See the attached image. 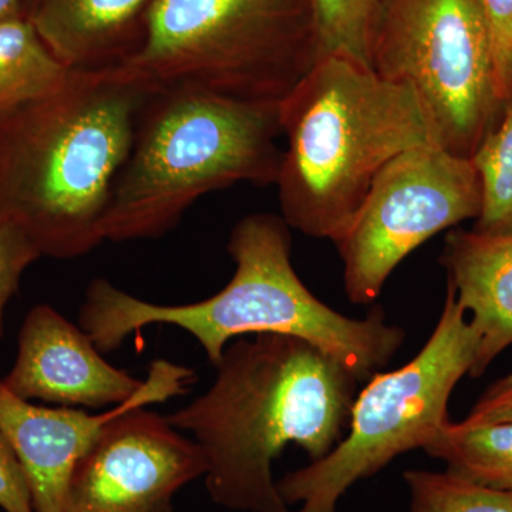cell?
Returning a JSON list of instances; mask_svg holds the SVG:
<instances>
[{"label":"cell","mask_w":512,"mask_h":512,"mask_svg":"<svg viewBox=\"0 0 512 512\" xmlns=\"http://www.w3.org/2000/svg\"><path fill=\"white\" fill-rule=\"evenodd\" d=\"M493 39L495 79L505 109L512 103V0H481Z\"/></svg>","instance_id":"obj_21"},{"label":"cell","mask_w":512,"mask_h":512,"mask_svg":"<svg viewBox=\"0 0 512 512\" xmlns=\"http://www.w3.org/2000/svg\"><path fill=\"white\" fill-rule=\"evenodd\" d=\"M424 451L443 461L453 476L512 490V423L464 426L448 421Z\"/></svg>","instance_id":"obj_16"},{"label":"cell","mask_w":512,"mask_h":512,"mask_svg":"<svg viewBox=\"0 0 512 512\" xmlns=\"http://www.w3.org/2000/svg\"><path fill=\"white\" fill-rule=\"evenodd\" d=\"M318 59L312 0H154L146 42L119 69L279 106Z\"/></svg>","instance_id":"obj_6"},{"label":"cell","mask_w":512,"mask_h":512,"mask_svg":"<svg viewBox=\"0 0 512 512\" xmlns=\"http://www.w3.org/2000/svg\"><path fill=\"white\" fill-rule=\"evenodd\" d=\"M3 383L25 400L99 409L136 396L144 380L110 365L80 326L49 305L30 309Z\"/></svg>","instance_id":"obj_12"},{"label":"cell","mask_w":512,"mask_h":512,"mask_svg":"<svg viewBox=\"0 0 512 512\" xmlns=\"http://www.w3.org/2000/svg\"><path fill=\"white\" fill-rule=\"evenodd\" d=\"M289 228L284 218L266 212L239 220L227 245L234 276L222 291L190 305H157L107 279H94L80 308V328L101 353H109L144 326H177L197 339L214 366L234 339L262 333L293 336L338 360L360 383L367 382L392 362L406 332L387 323L379 306L356 319L316 298L293 269Z\"/></svg>","instance_id":"obj_2"},{"label":"cell","mask_w":512,"mask_h":512,"mask_svg":"<svg viewBox=\"0 0 512 512\" xmlns=\"http://www.w3.org/2000/svg\"><path fill=\"white\" fill-rule=\"evenodd\" d=\"M477 349V332L447 286L443 311L426 345L400 369L367 380L338 446L276 481L285 503L298 504L296 512H338L353 485L407 451L424 450L450 421L451 393L470 376Z\"/></svg>","instance_id":"obj_7"},{"label":"cell","mask_w":512,"mask_h":512,"mask_svg":"<svg viewBox=\"0 0 512 512\" xmlns=\"http://www.w3.org/2000/svg\"><path fill=\"white\" fill-rule=\"evenodd\" d=\"M210 389L167 417L207 458L211 500L237 512H292L272 474L289 444L311 461L348 433L356 379L306 340L262 333L229 343Z\"/></svg>","instance_id":"obj_1"},{"label":"cell","mask_w":512,"mask_h":512,"mask_svg":"<svg viewBox=\"0 0 512 512\" xmlns=\"http://www.w3.org/2000/svg\"><path fill=\"white\" fill-rule=\"evenodd\" d=\"M481 188V210L473 231L512 235V103L471 157Z\"/></svg>","instance_id":"obj_17"},{"label":"cell","mask_w":512,"mask_h":512,"mask_svg":"<svg viewBox=\"0 0 512 512\" xmlns=\"http://www.w3.org/2000/svg\"><path fill=\"white\" fill-rule=\"evenodd\" d=\"M207 458L167 417L144 407L111 421L74 471L64 512H173Z\"/></svg>","instance_id":"obj_10"},{"label":"cell","mask_w":512,"mask_h":512,"mask_svg":"<svg viewBox=\"0 0 512 512\" xmlns=\"http://www.w3.org/2000/svg\"><path fill=\"white\" fill-rule=\"evenodd\" d=\"M0 508L5 512H35L28 480L18 457L0 431Z\"/></svg>","instance_id":"obj_22"},{"label":"cell","mask_w":512,"mask_h":512,"mask_svg":"<svg viewBox=\"0 0 512 512\" xmlns=\"http://www.w3.org/2000/svg\"><path fill=\"white\" fill-rule=\"evenodd\" d=\"M284 150L282 218L312 238L335 241L377 174L410 148L434 143L410 87L350 57H320L279 104Z\"/></svg>","instance_id":"obj_4"},{"label":"cell","mask_w":512,"mask_h":512,"mask_svg":"<svg viewBox=\"0 0 512 512\" xmlns=\"http://www.w3.org/2000/svg\"><path fill=\"white\" fill-rule=\"evenodd\" d=\"M42 258L25 232L12 224L0 225V339L5 333V309L18 292L20 279Z\"/></svg>","instance_id":"obj_20"},{"label":"cell","mask_w":512,"mask_h":512,"mask_svg":"<svg viewBox=\"0 0 512 512\" xmlns=\"http://www.w3.org/2000/svg\"><path fill=\"white\" fill-rule=\"evenodd\" d=\"M440 264L447 272V286L471 315L478 349L470 376L481 377L512 345V235L451 229Z\"/></svg>","instance_id":"obj_14"},{"label":"cell","mask_w":512,"mask_h":512,"mask_svg":"<svg viewBox=\"0 0 512 512\" xmlns=\"http://www.w3.org/2000/svg\"><path fill=\"white\" fill-rule=\"evenodd\" d=\"M151 87L116 69L73 72L0 121V225L40 255L79 258L99 247L111 191Z\"/></svg>","instance_id":"obj_3"},{"label":"cell","mask_w":512,"mask_h":512,"mask_svg":"<svg viewBox=\"0 0 512 512\" xmlns=\"http://www.w3.org/2000/svg\"><path fill=\"white\" fill-rule=\"evenodd\" d=\"M460 423L464 426L512 423V373L491 384Z\"/></svg>","instance_id":"obj_23"},{"label":"cell","mask_w":512,"mask_h":512,"mask_svg":"<svg viewBox=\"0 0 512 512\" xmlns=\"http://www.w3.org/2000/svg\"><path fill=\"white\" fill-rule=\"evenodd\" d=\"M403 480L410 512H512V490L471 483L447 471L409 470Z\"/></svg>","instance_id":"obj_19"},{"label":"cell","mask_w":512,"mask_h":512,"mask_svg":"<svg viewBox=\"0 0 512 512\" xmlns=\"http://www.w3.org/2000/svg\"><path fill=\"white\" fill-rule=\"evenodd\" d=\"M370 67L413 90L434 141L458 157H473L503 117L481 0H384Z\"/></svg>","instance_id":"obj_8"},{"label":"cell","mask_w":512,"mask_h":512,"mask_svg":"<svg viewBox=\"0 0 512 512\" xmlns=\"http://www.w3.org/2000/svg\"><path fill=\"white\" fill-rule=\"evenodd\" d=\"M69 73L28 20L0 26V121L52 93Z\"/></svg>","instance_id":"obj_15"},{"label":"cell","mask_w":512,"mask_h":512,"mask_svg":"<svg viewBox=\"0 0 512 512\" xmlns=\"http://www.w3.org/2000/svg\"><path fill=\"white\" fill-rule=\"evenodd\" d=\"M384 0H312L319 59L340 55L370 66L373 32Z\"/></svg>","instance_id":"obj_18"},{"label":"cell","mask_w":512,"mask_h":512,"mask_svg":"<svg viewBox=\"0 0 512 512\" xmlns=\"http://www.w3.org/2000/svg\"><path fill=\"white\" fill-rule=\"evenodd\" d=\"M481 188L471 158L427 143L394 157L333 241L349 301L370 305L404 259L434 235L477 220Z\"/></svg>","instance_id":"obj_9"},{"label":"cell","mask_w":512,"mask_h":512,"mask_svg":"<svg viewBox=\"0 0 512 512\" xmlns=\"http://www.w3.org/2000/svg\"><path fill=\"white\" fill-rule=\"evenodd\" d=\"M25 19L22 0H0V26Z\"/></svg>","instance_id":"obj_24"},{"label":"cell","mask_w":512,"mask_h":512,"mask_svg":"<svg viewBox=\"0 0 512 512\" xmlns=\"http://www.w3.org/2000/svg\"><path fill=\"white\" fill-rule=\"evenodd\" d=\"M25 19L73 72L123 66L146 42L154 0H22Z\"/></svg>","instance_id":"obj_13"},{"label":"cell","mask_w":512,"mask_h":512,"mask_svg":"<svg viewBox=\"0 0 512 512\" xmlns=\"http://www.w3.org/2000/svg\"><path fill=\"white\" fill-rule=\"evenodd\" d=\"M279 106L190 86H151L104 218L106 241L157 239L194 202L238 183H278Z\"/></svg>","instance_id":"obj_5"},{"label":"cell","mask_w":512,"mask_h":512,"mask_svg":"<svg viewBox=\"0 0 512 512\" xmlns=\"http://www.w3.org/2000/svg\"><path fill=\"white\" fill-rule=\"evenodd\" d=\"M191 369L157 360L136 396L103 414L35 406L10 392L0 377V431L28 480L35 512H64L70 483L83 457L121 414L183 394Z\"/></svg>","instance_id":"obj_11"}]
</instances>
